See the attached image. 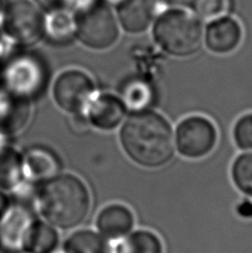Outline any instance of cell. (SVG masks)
<instances>
[{
    "label": "cell",
    "instance_id": "cell-30",
    "mask_svg": "<svg viewBox=\"0 0 252 253\" xmlns=\"http://www.w3.org/2000/svg\"><path fill=\"white\" fill-rule=\"evenodd\" d=\"M108 1H118V0H108Z\"/></svg>",
    "mask_w": 252,
    "mask_h": 253
},
{
    "label": "cell",
    "instance_id": "cell-2",
    "mask_svg": "<svg viewBox=\"0 0 252 253\" xmlns=\"http://www.w3.org/2000/svg\"><path fill=\"white\" fill-rule=\"evenodd\" d=\"M37 205L49 224L70 229L84 220L89 211L90 198L80 179L70 174L56 175L42 183L37 194Z\"/></svg>",
    "mask_w": 252,
    "mask_h": 253
},
{
    "label": "cell",
    "instance_id": "cell-31",
    "mask_svg": "<svg viewBox=\"0 0 252 253\" xmlns=\"http://www.w3.org/2000/svg\"><path fill=\"white\" fill-rule=\"evenodd\" d=\"M62 253H65V252H62Z\"/></svg>",
    "mask_w": 252,
    "mask_h": 253
},
{
    "label": "cell",
    "instance_id": "cell-16",
    "mask_svg": "<svg viewBox=\"0 0 252 253\" xmlns=\"http://www.w3.org/2000/svg\"><path fill=\"white\" fill-rule=\"evenodd\" d=\"M58 234L51 224L35 219L22 247L25 253H51L56 249Z\"/></svg>",
    "mask_w": 252,
    "mask_h": 253
},
{
    "label": "cell",
    "instance_id": "cell-21",
    "mask_svg": "<svg viewBox=\"0 0 252 253\" xmlns=\"http://www.w3.org/2000/svg\"><path fill=\"white\" fill-rule=\"evenodd\" d=\"M44 30L49 39L56 43H67L73 39L76 24L66 11L51 12L47 21H44Z\"/></svg>",
    "mask_w": 252,
    "mask_h": 253
},
{
    "label": "cell",
    "instance_id": "cell-1",
    "mask_svg": "<svg viewBox=\"0 0 252 253\" xmlns=\"http://www.w3.org/2000/svg\"><path fill=\"white\" fill-rule=\"evenodd\" d=\"M127 155L142 167L158 168L173 155V134L169 124L155 112H136L121 130Z\"/></svg>",
    "mask_w": 252,
    "mask_h": 253
},
{
    "label": "cell",
    "instance_id": "cell-13",
    "mask_svg": "<svg viewBox=\"0 0 252 253\" xmlns=\"http://www.w3.org/2000/svg\"><path fill=\"white\" fill-rule=\"evenodd\" d=\"M242 39V29L239 22L230 17L215 19L208 27L206 43L215 53H228L239 46Z\"/></svg>",
    "mask_w": 252,
    "mask_h": 253
},
{
    "label": "cell",
    "instance_id": "cell-14",
    "mask_svg": "<svg viewBox=\"0 0 252 253\" xmlns=\"http://www.w3.org/2000/svg\"><path fill=\"white\" fill-rule=\"evenodd\" d=\"M158 0H124L118 9L120 24L129 33L146 30L156 17Z\"/></svg>",
    "mask_w": 252,
    "mask_h": 253
},
{
    "label": "cell",
    "instance_id": "cell-11",
    "mask_svg": "<svg viewBox=\"0 0 252 253\" xmlns=\"http://www.w3.org/2000/svg\"><path fill=\"white\" fill-rule=\"evenodd\" d=\"M87 119L90 125L101 130H112L123 121L126 108L120 99L111 94L92 98L88 103Z\"/></svg>",
    "mask_w": 252,
    "mask_h": 253
},
{
    "label": "cell",
    "instance_id": "cell-10",
    "mask_svg": "<svg viewBox=\"0 0 252 253\" xmlns=\"http://www.w3.org/2000/svg\"><path fill=\"white\" fill-rule=\"evenodd\" d=\"M59 169V159L44 147H31L21 155L22 178L27 182L44 183L58 175Z\"/></svg>",
    "mask_w": 252,
    "mask_h": 253
},
{
    "label": "cell",
    "instance_id": "cell-12",
    "mask_svg": "<svg viewBox=\"0 0 252 253\" xmlns=\"http://www.w3.org/2000/svg\"><path fill=\"white\" fill-rule=\"evenodd\" d=\"M30 106L31 102L0 89V132L11 137L24 130L30 119Z\"/></svg>",
    "mask_w": 252,
    "mask_h": 253
},
{
    "label": "cell",
    "instance_id": "cell-24",
    "mask_svg": "<svg viewBox=\"0 0 252 253\" xmlns=\"http://www.w3.org/2000/svg\"><path fill=\"white\" fill-rule=\"evenodd\" d=\"M237 146L242 150L252 151V112L242 116L233 129Z\"/></svg>",
    "mask_w": 252,
    "mask_h": 253
},
{
    "label": "cell",
    "instance_id": "cell-29",
    "mask_svg": "<svg viewBox=\"0 0 252 253\" xmlns=\"http://www.w3.org/2000/svg\"><path fill=\"white\" fill-rule=\"evenodd\" d=\"M0 17H1V1H0Z\"/></svg>",
    "mask_w": 252,
    "mask_h": 253
},
{
    "label": "cell",
    "instance_id": "cell-19",
    "mask_svg": "<svg viewBox=\"0 0 252 253\" xmlns=\"http://www.w3.org/2000/svg\"><path fill=\"white\" fill-rule=\"evenodd\" d=\"M115 253H163V245L154 233L137 231L120 242Z\"/></svg>",
    "mask_w": 252,
    "mask_h": 253
},
{
    "label": "cell",
    "instance_id": "cell-15",
    "mask_svg": "<svg viewBox=\"0 0 252 253\" xmlns=\"http://www.w3.org/2000/svg\"><path fill=\"white\" fill-rule=\"evenodd\" d=\"M133 225V215L128 208L111 205L105 208L97 218V227L102 236L110 239L125 237Z\"/></svg>",
    "mask_w": 252,
    "mask_h": 253
},
{
    "label": "cell",
    "instance_id": "cell-3",
    "mask_svg": "<svg viewBox=\"0 0 252 253\" xmlns=\"http://www.w3.org/2000/svg\"><path fill=\"white\" fill-rule=\"evenodd\" d=\"M156 42L170 55L186 57L199 50L202 29L190 12L173 9L161 16L154 29Z\"/></svg>",
    "mask_w": 252,
    "mask_h": 253
},
{
    "label": "cell",
    "instance_id": "cell-5",
    "mask_svg": "<svg viewBox=\"0 0 252 253\" xmlns=\"http://www.w3.org/2000/svg\"><path fill=\"white\" fill-rule=\"evenodd\" d=\"M75 24L79 40L89 48L107 49L118 39L119 29L114 13L100 1L83 9Z\"/></svg>",
    "mask_w": 252,
    "mask_h": 253
},
{
    "label": "cell",
    "instance_id": "cell-18",
    "mask_svg": "<svg viewBox=\"0 0 252 253\" xmlns=\"http://www.w3.org/2000/svg\"><path fill=\"white\" fill-rule=\"evenodd\" d=\"M65 253H112L108 242L92 231L74 233L65 245Z\"/></svg>",
    "mask_w": 252,
    "mask_h": 253
},
{
    "label": "cell",
    "instance_id": "cell-17",
    "mask_svg": "<svg viewBox=\"0 0 252 253\" xmlns=\"http://www.w3.org/2000/svg\"><path fill=\"white\" fill-rule=\"evenodd\" d=\"M22 181L21 153L8 146L0 151V189L12 191Z\"/></svg>",
    "mask_w": 252,
    "mask_h": 253
},
{
    "label": "cell",
    "instance_id": "cell-27",
    "mask_svg": "<svg viewBox=\"0 0 252 253\" xmlns=\"http://www.w3.org/2000/svg\"><path fill=\"white\" fill-rule=\"evenodd\" d=\"M11 199L7 196V193L3 190L0 189V220L3 218L9 208L11 206Z\"/></svg>",
    "mask_w": 252,
    "mask_h": 253
},
{
    "label": "cell",
    "instance_id": "cell-8",
    "mask_svg": "<svg viewBox=\"0 0 252 253\" xmlns=\"http://www.w3.org/2000/svg\"><path fill=\"white\" fill-rule=\"evenodd\" d=\"M8 34L21 44L37 42L44 33V20L37 7L27 0L11 3L6 12Z\"/></svg>",
    "mask_w": 252,
    "mask_h": 253
},
{
    "label": "cell",
    "instance_id": "cell-9",
    "mask_svg": "<svg viewBox=\"0 0 252 253\" xmlns=\"http://www.w3.org/2000/svg\"><path fill=\"white\" fill-rule=\"evenodd\" d=\"M34 220L33 212L26 205L11 203L6 214L0 220V252H22L27 232Z\"/></svg>",
    "mask_w": 252,
    "mask_h": 253
},
{
    "label": "cell",
    "instance_id": "cell-20",
    "mask_svg": "<svg viewBox=\"0 0 252 253\" xmlns=\"http://www.w3.org/2000/svg\"><path fill=\"white\" fill-rule=\"evenodd\" d=\"M120 100L123 101L126 109L134 112L145 111L152 100V92L149 84L139 80L130 81L125 85Z\"/></svg>",
    "mask_w": 252,
    "mask_h": 253
},
{
    "label": "cell",
    "instance_id": "cell-6",
    "mask_svg": "<svg viewBox=\"0 0 252 253\" xmlns=\"http://www.w3.org/2000/svg\"><path fill=\"white\" fill-rule=\"evenodd\" d=\"M217 141L214 126L204 117H189L178 126L175 142L187 158H201L212 150Z\"/></svg>",
    "mask_w": 252,
    "mask_h": 253
},
{
    "label": "cell",
    "instance_id": "cell-28",
    "mask_svg": "<svg viewBox=\"0 0 252 253\" xmlns=\"http://www.w3.org/2000/svg\"><path fill=\"white\" fill-rule=\"evenodd\" d=\"M238 213L246 219H252V201L246 200L238 206Z\"/></svg>",
    "mask_w": 252,
    "mask_h": 253
},
{
    "label": "cell",
    "instance_id": "cell-23",
    "mask_svg": "<svg viewBox=\"0 0 252 253\" xmlns=\"http://www.w3.org/2000/svg\"><path fill=\"white\" fill-rule=\"evenodd\" d=\"M232 0H193V9L205 20L219 19L231 9Z\"/></svg>",
    "mask_w": 252,
    "mask_h": 253
},
{
    "label": "cell",
    "instance_id": "cell-4",
    "mask_svg": "<svg viewBox=\"0 0 252 253\" xmlns=\"http://www.w3.org/2000/svg\"><path fill=\"white\" fill-rule=\"evenodd\" d=\"M47 83L46 66L38 57L31 55L13 58L0 72V89L29 102L42 96Z\"/></svg>",
    "mask_w": 252,
    "mask_h": 253
},
{
    "label": "cell",
    "instance_id": "cell-25",
    "mask_svg": "<svg viewBox=\"0 0 252 253\" xmlns=\"http://www.w3.org/2000/svg\"><path fill=\"white\" fill-rule=\"evenodd\" d=\"M36 2L48 11L57 12L68 10L75 6L77 0H36Z\"/></svg>",
    "mask_w": 252,
    "mask_h": 253
},
{
    "label": "cell",
    "instance_id": "cell-26",
    "mask_svg": "<svg viewBox=\"0 0 252 253\" xmlns=\"http://www.w3.org/2000/svg\"><path fill=\"white\" fill-rule=\"evenodd\" d=\"M89 126L90 123L87 117L80 114H74V117L69 121V128L75 133H84L85 131H88Z\"/></svg>",
    "mask_w": 252,
    "mask_h": 253
},
{
    "label": "cell",
    "instance_id": "cell-22",
    "mask_svg": "<svg viewBox=\"0 0 252 253\" xmlns=\"http://www.w3.org/2000/svg\"><path fill=\"white\" fill-rule=\"evenodd\" d=\"M232 179L242 193L252 198V151L237 158L232 166Z\"/></svg>",
    "mask_w": 252,
    "mask_h": 253
},
{
    "label": "cell",
    "instance_id": "cell-7",
    "mask_svg": "<svg viewBox=\"0 0 252 253\" xmlns=\"http://www.w3.org/2000/svg\"><path fill=\"white\" fill-rule=\"evenodd\" d=\"M91 79L79 70L65 71L58 77L53 85V98L62 110L80 114L92 99Z\"/></svg>",
    "mask_w": 252,
    "mask_h": 253
}]
</instances>
